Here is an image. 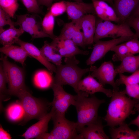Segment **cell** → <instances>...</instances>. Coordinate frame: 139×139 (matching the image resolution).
<instances>
[{
	"mask_svg": "<svg viewBox=\"0 0 139 139\" xmlns=\"http://www.w3.org/2000/svg\"><path fill=\"white\" fill-rule=\"evenodd\" d=\"M139 3V0H114L113 7L120 21L125 22Z\"/></svg>",
	"mask_w": 139,
	"mask_h": 139,
	"instance_id": "cell-16",
	"label": "cell"
},
{
	"mask_svg": "<svg viewBox=\"0 0 139 139\" xmlns=\"http://www.w3.org/2000/svg\"><path fill=\"white\" fill-rule=\"evenodd\" d=\"M79 20L72 21L64 25L60 33L56 38L58 40L72 39L79 25Z\"/></svg>",
	"mask_w": 139,
	"mask_h": 139,
	"instance_id": "cell-25",
	"label": "cell"
},
{
	"mask_svg": "<svg viewBox=\"0 0 139 139\" xmlns=\"http://www.w3.org/2000/svg\"><path fill=\"white\" fill-rule=\"evenodd\" d=\"M11 17L0 7V33L5 30L4 27L8 25L10 26L17 25L16 22L12 21Z\"/></svg>",
	"mask_w": 139,
	"mask_h": 139,
	"instance_id": "cell-33",
	"label": "cell"
},
{
	"mask_svg": "<svg viewBox=\"0 0 139 139\" xmlns=\"http://www.w3.org/2000/svg\"><path fill=\"white\" fill-rule=\"evenodd\" d=\"M40 50L47 60L49 57L57 52L55 48L52 43L47 41L44 42V45Z\"/></svg>",
	"mask_w": 139,
	"mask_h": 139,
	"instance_id": "cell-37",
	"label": "cell"
},
{
	"mask_svg": "<svg viewBox=\"0 0 139 139\" xmlns=\"http://www.w3.org/2000/svg\"><path fill=\"white\" fill-rule=\"evenodd\" d=\"M96 21L95 16L92 14L86 15L80 19L81 29L86 46L92 45L94 42Z\"/></svg>",
	"mask_w": 139,
	"mask_h": 139,
	"instance_id": "cell-19",
	"label": "cell"
},
{
	"mask_svg": "<svg viewBox=\"0 0 139 139\" xmlns=\"http://www.w3.org/2000/svg\"><path fill=\"white\" fill-rule=\"evenodd\" d=\"M94 2L103 9L108 21L120 23L113 8L110 6L107 2L102 0H91Z\"/></svg>",
	"mask_w": 139,
	"mask_h": 139,
	"instance_id": "cell-27",
	"label": "cell"
},
{
	"mask_svg": "<svg viewBox=\"0 0 139 139\" xmlns=\"http://www.w3.org/2000/svg\"><path fill=\"white\" fill-rule=\"evenodd\" d=\"M62 57L58 53H55L49 57L47 60L55 64L56 66L62 64Z\"/></svg>",
	"mask_w": 139,
	"mask_h": 139,
	"instance_id": "cell-41",
	"label": "cell"
},
{
	"mask_svg": "<svg viewBox=\"0 0 139 139\" xmlns=\"http://www.w3.org/2000/svg\"><path fill=\"white\" fill-rule=\"evenodd\" d=\"M66 12L68 19L72 21L79 20L87 14H96L92 3L83 2L66 1Z\"/></svg>",
	"mask_w": 139,
	"mask_h": 139,
	"instance_id": "cell-13",
	"label": "cell"
},
{
	"mask_svg": "<svg viewBox=\"0 0 139 139\" xmlns=\"http://www.w3.org/2000/svg\"><path fill=\"white\" fill-rule=\"evenodd\" d=\"M8 79L6 73L3 68L2 62L0 65V103L4 99L6 94H8L6 85L8 83Z\"/></svg>",
	"mask_w": 139,
	"mask_h": 139,
	"instance_id": "cell-31",
	"label": "cell"
},
{
	"mask_svg": "<svg viewBox=\"0 0 139 139\" xmlns=\"http://www.w3.org/2000/svg\"><path fill=\"white\" fill-rule=\"evenodd\" d=\"M110 51L115 53L112 57V60L114 61H121L126 57L132 55L125 43L114 46Z\"/></svg>",
	"mask_w": 139,
	"mask_h": 139,
	"instance_id": "cell-28",
	"label": "cell"
},
{
	"mask_svg": "<svg viewBox=\"0 0 139 139\" xmlns=\"http://www.w3.org/2000/svg\"><path fill=\"white\" fill-rule=\"evenodd\" d=\"M0 7L11 17L13 18L18 10V0H0Z\"/></svg>",
	"mask_w": 139,
	"mask_h": 139,
	"instance_id": "cell-30",
	"label": "cell"
},
{
	"mask_svg": "<svg viewBox=\"0 0 139 139\" xmlns=\"http://www.w3.org/2000/svg\"><path fill=\"white\" fill-rule=\"evenodd\" d=\"M54 110L44 116L37 123L29 127L22 135L25 139L36 138L43 133L47 132L48 128V123L54 114Z\"/></svg>",
	"mask_w": 139,
	"mask_h": 139,
	"instance_id": "cell-17",
	"label": "cell"
},
{
	"mask_svg": "<svg viewBox=\"0 0 139 139\" xmlns=\"http://www.w3.org/2000/svg\"><path fill=\"white\" fill-rule=\"evenodd\" d=\"M16 43L23 47L29 55L45 66L51 73H55L56 66L51 63L45 57L40 50L33 44L23 41L20 39Z\"/></svg>",
	"mask_w": 139,
	"mask_h": 139,
	"instance_id": "cell-18",
	"label": "cell"
},
{
	"mask_svg": "<svg viewBox=\"0 0 139 139\" xmlns=\"http://www.w3.org/2000/svg\"><path fill=\"white\" fill-rule=\"evenodd\" d=\"M105 102L104 100L99 99L94 95L88 98L77 94L74 106L77 114V131L98 119V112L99 106Z\"/></svg>",
	"mask_w": 139,
	"mask_h": 139,
	"instance_id": "cell-3",
	"label": "cell"
},
{
	"mask_svg": "<svg viewBox=\"0 0 139 139\" xmlns=\"http://www.w3.org/2000/svg\"><path fill=\"white\" fill-rule=\"evenodd\" d=\"M2 55L0 60L7 75L8 84V94L16 96L21 91L26 89L25 84V74L23 69L9 62Z\"/></svg>",
	"mask_w": 139,
	"mask_h": 139,
	"instance_id": "cell-6",
	"label": "cell"
},
{
	"mask_svg": "<svg viewBox=\"0 0 139 139\" xmlns=\"http://www.w3.org/2000/svg\"><path fill=\"white\" fill-rule=\"evenodd\" d=\"M24 32L20 28L18 29L14 26H10L9 28L0 33V43L3 46L13 45L16 43Z\"/></svg>",
	"mask_w": 139,
	"mask_h": 139,
	"instance_id": "cell-23",
	"label": "cell"
},
{
	"mask_svg": "<svg viewBox=\"0 0 139 139\" xmlns=\"http://www.w3.org/2000/svg\"><path fill=\"white\" fill-rule=\"evenodd\" d=\"M77 2H82L83 0H73Z\"/></svg>",
	"mask_w": 139,
	"mask_h": 139,
	"instance_id": "cell-50",
	"label": "cell"
},
{
	"mask_svg": "<svg viewBox=\"0 0 139 139\" xmlns=\"http://www.w3.org/2000/svg\"><path fill=\"white\" fill-rule=\"evenodd\" d=\"M130 28L126 22L116 24L111 21H103L100 19L96 21L94 42L105 38L114 39L125 36L137 37Z\"/></svg>",
	"mask_w": 139,
	"mask_h": 139,
	"instance_id": "cell-5",
	"label": "cell"
},
{
	"mask_svg": "<svg viewBox=\"0 0 139 139\" xmlns=\"http://www.w3.org/2000/svg\"><path fill=\"white\" fill-rule=\"evenodd\" d=\"M90 69V72H92L91 76L96 78L103 86L106 84H110L112 87L113 90H119V88L115 81L117 74L111 61L104 62L98 68L91 66Z\"/></svg>",
	"mask_w": 139,
	"mask_h": 139,
	"instance_id": "cell-10",
	"label": "cell"
},
{
	"mask_svg": "<svg viewBox=\"0 0 139 139\" xmlns=\"http://www.w3.org/2000/svg\"><path fill=\"white\" fill-rule=\"evenodd\" d=\"M6 113L8 119L13 122H17L23 119L25 115L24 108L20 101L8 106L6 109Z\"/></svg>",
	"mask_w": 139,
	"mask_h": 139,
	"instance_id": "cell-24",
	"label": "cell"
},
{
	"mask_svg": "<svg viewBox=\"0 0 139 139\" xmlns=\"http://www.w3.org/2000/svg\"><path fill=\"white\" fill-rule=\"evenodd\" d=\"M75 91L77 94L88 97L98 92L105 94L108 97H111L112 90L106 89L99 82H98L91 74L81 80L77 84Z\"/></svg>",
	"mask_w": 139,
	"mask_h": 139,
	"instance_id": "cell-12",
	"label": "cell"
},
{
	"mask_svg": "<svg viewBox=\"0 0 139 139\" xmlns=\"http://www.w3.org/2000/svg\"><path fill=\"white\" fill-rule=\"evenodd\" d=\"M21 0L29 13L35 14L41 13L37 0Z\"/></svg>",
	"mask_w": 139,
	"mask_h": 139,
	"instance_id": "cell-34",
	"label": "cell"
},
{
	"mask_svg": "<svg viewBox=\"0 0 139 139\" xmlns=\"http://www.w3.org/2000/svg\"><path fill=\"white\" fill-rule=\"evenodd\" d=\"M138 39L135 37L125 43L132 55L139 53V41Z\"/></svg>",
	"mask_w": 139,
	"mask_h": 139,
	"instance_id": "cell-38",
	"label": "cell"
},
{
	"mask_svg": "<svg viewBox=\"0 0 139 139\" xmlns=\"http://www.w3.org/2000/svg\"><path fill=\"white\" fill-rule=\"evenodd\" d=\"M0 51L23 66L27 57L30 56L22 47L13 45L3 46L0 48Z\"/></svg>",
	"mask_w": 139,
	"mask_h": 139,
	"instance_id": "cell-20",
	"label": "cell"
},
{
	"mask_svg": "<svg viewBox=\"0 0 139 139\" xmlns=\"http://www.w3.org/2000/svg\"><path fill=\"white\" fill-rule=\"evenodd\" d=\"M139 139V131L137 130L135 131Z\"/></svg>",
	"mask_w": 139,
	"mask_h": 139,
	"instance_id": "cell-49",
	"label": "cell"
},
{
	"mask_svg": "<svg viewBox=\"0 0 139 139\" xmlns=\"http://www.w3.org/2000/svg\"><path fill=\"white\" fill-rule=\"evenodd\" d=\"M79 139H108L103 130L101 121H96L79 129Z\"/></svg>",
	"mask_w": 139,
	"mask_h": 139,
	"instance_id": "cell-14",
	"label": "cell"
},
{
	"mask_svg": "<svg viewBox=\"0 0 139 139\" xmlns=\"http://www.w3.org/2000/svg\"><path fill=\"white\" fill-rule=\"evenodd\" d=\"M133 38L125 36L108 41H103L99 40L96 41L95 42L90 56L86 61L87 65L92 66L96 62L102 58L113 47Z\"/></svg>",
	"mask_w": 139,
	"mask_h": 139,
	"instance_id": "cell-11",
	"label": "cell"
},
{
	"mask_svg": "<svg viewBox=\"0 0 139 139\" xmlns=\"http://www.w3.org/2000/svg\"><path fill=\"white\" fill-rule=\"evenodd\" d=\"M117 128L110 127V133L113 139H138L136 131L130 129L128 125L124 122Z\"/></svg>",
	"mask_w": 139,
	"mask_h": 139,
	"instance_id": "cell-21",
	"label": "cell"
},
{
	"mask_svg": "<svg viewBox=\"0 0 139 139\" xmlns=\"http://www.w3.org/2000/svg\"><path fill=\"white\" fill-rule=\"evenodd\" d=\"M56 38L52 41L57 51L62 57L73 56L78 54L87 55L89 54L88 51L79 49L72 39L58 40Z\"/></svg>",
	"mask_w": 139,
	"mask_h": 139,
	"instance_id": "cell-15",
	"label": "cell"
},
{
	"mask_svg": "<svg viewBox=\"0 0 139 139\" xmlns=\"http://www.w3.org/2000/svg\"><path fill=\"white\" fill-rule=\"evenodd\" d=\"M55 23L54 16L49 11L45 15L42 20L41 25L43 31L50 36L53 40L57 37L54 33Z\"/></svg>",
	"mask_w": 139,
	"mask_h": 139,
	"instance_id": "cell-26",
	"label": "cell"
},
{
	"mask_svg": "<svg viewBox=\"0 0 139 139\" xmlns=\"http://www.w3.org/2000/svg\"><path fill=\"white\" fill-rule=\"evenodd\" d=\"M53 128L50 132L56 139H79L76 122L66 119L65 115L54 113Z\"/></svg>",
	"mask_w": 139,
	"mask_h": 139,
	"instance_id": "cell-7",
	"label": "cell"
},
{
	"mask_svg": "<svg viewBox=\"0 0 139 139\" xmlns=\"http://www.w3.org/2000/svg\"><path fill=\"white\" fill-rule=\"evenodd\" d=\"M106 2H107L110 4L113 5V2L114 0H102Z\"/></svg>",
	"mask_w": 139,
	"mask_h": 139,
	"instance_id": "cell-47",
	"label": "cell"
},
{
	"mask_svg": "<svg viewBox=\"0 0 139 139\" xmlns=\"http://www.w3.org/2000/svg\"><path fill=\"white\" fill-rule=\"evenodd\" d=\"M119 78L115 81L117 85L121 84H139V69L131 75L127 76L123 73H119Z\"/></svg>",
	"mask_w": 139,
	"mask_h": 139,
	"instance_id": "cell-29",
	"label": "cell"
},
{
	"mask_svg": "<svg viewBox=\"0 0 139 139\" xmlns=\"http://www.w3.org/2000/svg\"><path fill=\"white\" fill-rule=\"evenodd\" d=\"M16 16L17 25H19L24 32L29 34L32 38L46 37L50 38L43 31L41 25L42 20L38 16L29 14Z\"/></svg>",
	"mask_w": 139,
	"mask_h": 139,
	"instance_id": "cell-8",
	"label": "cell"
},
{
	"mask_svg": "<svg viewBox=\"0 0 139 139\" xmlns=\"http://www.w3.org/2000/svg\"><path fill=\"white\" fill-rule=\"evenodd\" d=\"M91 1L97 15L100 19L103 21H108L102 8L94 2L92 1Z\"/></svg>",
	"mask_w": 139,
	"mask_h": 139,
	"instance_id": "cell-40",
	"label": "cell"
},
{
	"mask_svg": "<svg viewBox=\"0 0 139 139\" xmlns=\"http://www.w3.org/2000/svg\"><path fill=\"white\" fill-rule=\"evenodd\" d=\"M36 139H56L55 137L50 133L44 132L41 134Z\"/></svg>",
	"mask_w": 139,
	"mask_h": 139,
	"instance_id": "cell-43",
	"label": "cell"
},
{
	"mask_svg": "<svg viewBox=\"0 0 139 139\" xmlns=\"http://www.w3.org/2000/svg\"><path fill=\"white\" fill-rule=\"evenodd\" d=\"M54 0H37L39 5H43L46 7L48 8H50L51 6L53 4L52 3Z\"/></svg>",
	"mask_w": 139,
	"mask_h": 139,
	"instance_id": "cell-44",
	"label": "cell"
},
{
	"mask_svg": "<svg viewBox=\"0 0 139 139\" xmlns=\"http://www.w3.org/2000/svg\"><path fill=\"white\" fill-rule=\"evenodd\" d=\"M126 94L134 99L139 100V84L125 85Z\"/></svg>",
	"mask_w": 139,
	"mask_h": 139,
	"instance_id": "cell-36",
	"label": "cell"
},
{
	"mask_svg": "<svg viewBox=\"0 0 139 139\" xmlns=\"http://www.w3.org/2000/svg\"><path fill=\"white\" fill-rule=\"evenodd\" d=\"M64 62L65 64L56 66L53 83L62 86L69 85L74 90L82 76L90 72V68L82 69L79 67L77 65L79 61L75 56L65 57Z\"/></svg>",
	"mask_w": 139,
	"mask_h": 139,
	"instance_id": "cell-2",
	"label": "cell"
},
{
	"mask_svg": "<svg viewBox=\"0 0 139 139\" xmlns=\"http://www.w3.org/2000/svg\"><path fill=\"white\" fill-rule=\"evenodd\" d=\"M66 1H62L53 4L49 11L54 17L60 15L66 11Z\"/></svg>",
	"mask_w": 139,
	"mask_h": 139,
	"instance_id": "cell-32",
	"label": "cell"
},
{
	"mask_svg": "<svg viewBox=\"0 0 139 139\" xmlns=\"http://www.w3.org/2000/svg\"><path fill=\"white\" fill-rule=\"evenodd\" d=\"M12 137L0 125V139H10Z\"/></svg>",
	"mask_w": 139,
	"mask_h": 139,
	"instance_id": "cell-42",
	"label": "cell"
},
{
	"mask_svg": "<svg viewBox=\"0 0 139 139\" xmlns=\"http://www.w3.org/2000/svg\"><path fill=\"white\" fill-rule=\"evenodd\" d=\"M135 107L136 110L139 112V102L135 105Z\"/></svg>",
	"mask_w": 139,
	"mask_h": 139,
	"instance_id": "cell-48",
	"label": "cell"
},
{
	"mask_svg": "<svg viewBox=\"0 0 139 139\" xmlns=\"http://www.w3.org/2000/svg\"><path fill=\"white\" fill-rule=\"evenodd\" d=\"M129 124L136 125L137 126L138 128L139 129V114L136 118L132 120Z\"/></svg>",
	"mask_w": 139,
	"mask_h": 139,
	"instance_id": "cell-46",
	"label": "cell"
},
{
	"mask_svg": "<svg viewBox=\"0 0 139 139\" xmlns=\"http://www.w3.org/2000/svg\"><path fill=\"white\" fill-rule=\"evenodd\" d=\"M125 22L135 30L136 37L139 38V17L130 16Z\"/></svg>",
	"mask_w": 139,
	"mask_h": 139,
	"instance_id": "cell-39",
	"label": "cell"
},
{
	"mask_svg": "<svg viewBox=\"0 0 139 139\" xmlns=\"http://www.w3.org/2000/svg\"><path fill=\"white\" fill-rule=\"evenodd\" d=\"M110 103L103 119L107 125L114 127L124 122L126 119L133 113V109L139 100L131 99L126 95L124 90H112Z\"/></svg>",
	"mask_w": 139,
	"mask_h": 139,
	"instance_id": "cell-1",
	"label": "cell"
},
{
	"mask_svg": "<svg viewBox=\"0 0 139 139\" xmlns=\"http://www.w3.org/2000/svg\"><path fill=\"white\" fill-rule=\"evenodd\" d=\"M121 62L120 65L115 69L117 74L125 72L133 73L139 69V55L128 56L124 58Z\"/></svg>",
	"mask_w": 139,
	"mask_h": 139,
	"instance_id": "cell-22",
	"label": "cell"
},
{
	"mask_svg": "<svg viewBox=\"0 0 139 139\" xmlns=\"http://www.w3.org/2000/svg\"><path fill=\"white\" fill-rule=\"evenodd\" d=\"M54 92L53 101L50 103L55 113L65 115L69 106L74 105L76 95H73L66 92L63 86L53 83L51 86Z\"/></svg>",
	"mask_w": 139,
	"mask_h": 139,
	"instance_id": "cell-9",
	"label": "cell"
},
{
	"mask_svg": "<svg viewBox=\"0 0 139 139\" xmlns=\"http://www.w3.org/2000/svg\"><path fill=\"white\" fill-rule=\"evenodd\" d=\"M130 16L139 17V3L132 12Z\"/></svg>",
	"mask_w": 139,
	"mask_h": 139,
	"instance_id": "cell-45",
	"label": "cell"
},
{
	"mask_svg": "<svg viewBox=\"0 0 139 139\" xmlns=\"http://www.w3.org/2000/svg\"><path fill=\"white\" fill-rule=\"evenodd\" d=\"M79 26L72 39L75 44L77 46L84 48L86 45L84 42L83 33L81 31V26L80 19H79Z\"/></svg>",
	"mask_w": 139,
	"mask_h": 139,
	"instance_id": "cell-35",
	"label": "cell"
},
{
	"mask_svg": "<svg viewBox=\"0 0 139 139\" xmlns=\"http://www.w3.org/2000/svg\"><path fill=\"white\" fill-rule=\"evenodd\" d=\"M16 96L20 99L25 112L23 120L20 123L21 125L33 119L39 120L47 113L50 103L47 104L34 97L27 89L19 92Z\"/></svg>",
	"mask_w": 139,
	"mask_h": 139,
	"instance_id": "cell-4",
	"label": "cell"
}]
</instances>
